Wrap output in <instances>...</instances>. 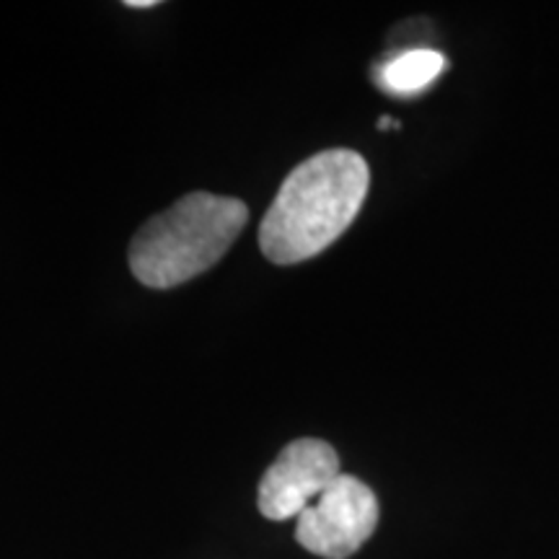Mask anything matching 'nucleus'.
I'll use <instances>...</instances> for the list:
<instances>
[{
    "label": "nucleus",
    "mask_w": 559,
    "mask_h": 559,
    "mask_svg": "<svg viewBox=\"0 0 559 559\" xmlns=\"http://www.w3.org/2000/svg\"><path fill=\"white\" fill-rule=\"evenodd\" d=\"M370 187L366 158L334 148L288 174L264 213L260 249L275 264H298L332 247L358 218Z\"/></svg>",
    "instance_id": "obj_1"
},
{
    "label": "nucleus",
    "mask_w": 559,
    "mask_h": 559,
    "mask_svg": "<svg viewBox=\"0 0 559 559\" xmlns=\"http://www.w3.org/2000/svg\"><path fill=\"white\" fill-rule=\"evenodd\" d=\"M249 221L236 198L190 192L138 230L130 270L148 288H177L218 264Z\"/></svg>",
    "instance_id": "obj_2"
},
{
    "label": "nucleus",
    "mask_w": 559,
    "mask_h": 559,
    "mask_svg": "<svg viewBox=\"0 0 559 559\" xmlns=\"http://www.w3.org/2000/svg\"><path fill=\"white\" fill-rule=\"evenodd\" d=\"M379 526V500L366 481L340 474L304 513L298 515L296 542L311 555L347 559Z\"/></svg>",
    "instance_id": "obj_3"
},
{
    "label": "nucleus",
    "mask_w": 559,
    "mask_h": 559,
    "mask_svg": "<svg viewBox=\"0 0 559 559\" xmlns=\"http://www.w3.org/2000/svg\"><path fill=\"white\" fill-rule=\"evenodd\" d=\"M342 474L340 456L319 438L293 440L260 481L257 506L270 521L298 519Z\"/></svg>",
    "instance_id": "obj_4"
},
{
    "label": "nucleus",
    "mask_w": 559,
    "mask_h": 559,
    "mask_svg": "<svg viewBox=\"0 0 559 559\" xmlns=\"http://www.w3.org/2000/svg\"><path fill=\"white\" fill-rule=\"evenodd\" d=\"M445 62L443 55L438 50H407L396 58H391L389 62H383L376 73V79L389 94L394 96H415L419 91H425L428 86H432L443 73Z\"/></svg>",
    "instance_id": "obj_5"
},
{
    "label": "nucleus",
    "mask_w": 559,
    "mask_h": 559,
    "mask_svg": "<svg viewBox=\"0 0 559 559\" xmlns=\"http://www.w3.org/2000/svg\"><path fill=\"white\" fill-rule=\"evenodd\" d=\"M130 9H153V5H158L156 0H128Z\"/></svg>",
    "instance_id": "obj_6"
},
{
    "label": "nucleus",
    "mask_w": 559,
    "mask_h": 559,
    "mask_svg": "<svg viewBox=\"0 0 559 559\" xmlns=\"http://www.w3.org/2000/svg\"><path fill=\"white\" fill-rule=\"evenodd\" d=\"M379 128H381V130H389V128H400V122H394V120H391V117H381V120H379Z\"/></svg>",
    "instance_id": "obj_7"
}]
</instances>
